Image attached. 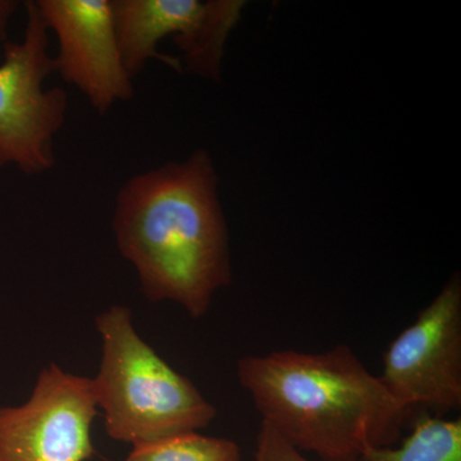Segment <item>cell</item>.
<instances>
[{
	"mask_svg": "<svg viewBox=\"0 0 461 461\" xmlns=\"http://www.w3.org/2000/svg\"><path fill=\"white\" fill-rule=\"evenodd\" d=\"M213 160L196 150L184 162L132 176L115 198L113 233L142 294L202 318L230 284L229 230Z\"/></svg>",
	"mask_w": 461,
	"mask_h": 461,
	"instance_id": "6da1fadb",
	"label": "cell"
},
{
	"mask_svg": "<svg viewBox=\"0 0 461 461\" xmlns=\"http://www.w3.org/2000/svg\"><path fill=\"white\" fill-rule=\"evenodd\" d=\"M238 377L263 423L323 461H359L366 448L393 446L402 436L408 411L348 345L249 355L239 360Z\"/></svg>",
	"mask_w": 461,
	"mask_h": 461,
	"instance_id": "7a4b0ae2",
	"label": "cell"
},
{
	"mask_svg": "<svg viewBox=\"0 0 461 461\" xmlns=\"http://www.w3.org/2000/svg\"><path fill=\"white\" fill-rule=\"evenodd\" d=\"M95 326L102 360L91 379L111 438L133 447L198 432L214 420V406L141 339L127 306H109Z\"/></svg>",
	"mask_w": 461,
	"mask_h": 461,
	"instance_id": "3957f363",
	"label": "cell"
},
{
	"mask_svg": "<svg viewBox=\"0 0 461 461\" xmlns=\"http://www.w3.org/2000/svg\"><path fill=\"white\" fill-rule=\"evenodd\" d=\"M241 0H112L118 47L135 78L149 60L178 74L221 80L224 45L241 18Z\"/></svg>",
	"mask_w": 461,
	"mask_h": 461,
	"instance_id": "277c9868",
	"label": "cell"
},
{
	"mask_svg": "<svg viewBox=\"0 0 461 461\" xmlns=\"http://www.w3.org/2000/svg\"><path fill=\"white\" fill-rule=\"evenodd\" d=\"M23 41L5 42L0 65V168L16 166L29 176L56 165L54 139L65 124L68 98L59 87L45 89L54 69L50 29L36 8L25 3Z\"/></svg>",
	"mask_w": 461,
	"mask_h": 461,
	"instance_id": "5b68a950",
	"label": "cell"
},
{
	"mask_svg": "<svg viewBox=\"0 0 461 461\" xmlns=\"http://www.w3.org/2000/svg\"><path fill=\"white\" fill-rule=\"evenodd\" d=\"M397 405L450 411L461 405V281L455 275L402 330L378 375Z\"/></svg>",
	"mask_w": 461,
	"mask_h": 461,
	"instance_id": "8992f818",
	"label": "cell"
},
{
	"mask_svg": "<svg viewBox=\"0 0 461 461\" xmlns=\"http://www.w3.org/2000/svg\"><path fill=\"white\" fill-rule=\"evenodd\" d=\"M98 414L93 379L50 364L29 400L0 408V461H86Z\"/></svg>",
	"mask_w": 461,
	"mask_h": 461,
	"instance_id": "52a82bcc",
	"label": "cell"
},
{
	"mask_svg": "<svg viewBox=\"0 0 461 461\" xmlns=\"http://www.w3.org/2000/svg\"><path fill=\"white\" fill-rule=\"evenodd\" d=\"M50 32L56 33L54 69L74 85L100 115L133 96V78L118 47L112 0H36Z\"/></svg>",
	"mask_w": 461,
	"mask_h": 461,
	"instance_id": "ba28073f",
	"label": "cell"
},
{
	"mask_svg": "<svg viewBox=\"0 0 461 461\" xmlns=\"http://www.w3.org/2000/svg\"><path fill=\"white\" fill-rule=\"evenodd\" d=\"M363 461H461V420L423 415L400 447H369Z\"/></svg>",
	"mask_w": 461,
	"mask_h": 461,
	"instance_id": "9c48e42d",
	"label": "cell"
},
{
	"mask_svg": "<svg viewBox=\"0 0 461 461\" xmlns=\"http://www.w3.org/2000/svg\"><path fill=\"white\" fill-rule=\"evenodd\" d=\"M122 461H241V450L232 439L193 432L133 446Z\"/></svg>",
	"mask_w": 461,
	"mask_h": 461,
	"instance_id": "30bf717a",
	"label": "cell"
},
{
	"mask_svg": "<svg viewBox=\"0 0 461 461\" xmlns=\"http://www.w3.org/2000/svg\"><path fill=\"white\" fill-rule=\"evenodd\" d=\"M256 461H311L288 444L272 427L263 423L257 438ZM363 461V460H359Z\"/></svg>",
	"mask_w": 461,
	"mask_h": 461,
	"instance_id": "8fae6325",
	"label": "cell"
},
{
	"mask_svg": "<svg viewBox=\"0 0 461 461\" xmlns=\"http://www.w3.org/2000/svg\"><path fill=\"white\" fill-rule=\"evenodd\" d=\"M20 3L14 0H0V41L8 42V25L16 14Z\"/></svg>",
	"mask_w": 461,
	"mask_h": 461,
	"instance_id": "7c38bea8",
	"label": "cell"
}]
</instances>
